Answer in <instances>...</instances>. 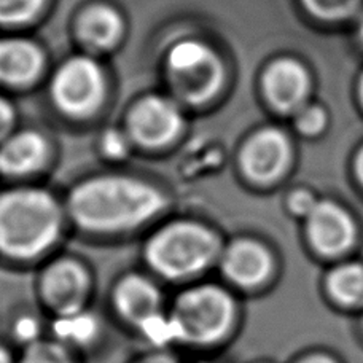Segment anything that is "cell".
<instances>
[{
    "label": "cell",
    "mask_w": 363,
    "mask_h": 363,
    "mask_svg": "<svg viewBox=\"0 0 363 363\" xmlns=\"http://www.w3.org/2000/svg\"><path fill=\"white\" fill-rule=\"evenodd\" d=\"M167 314L176 351L194 357L218 355L241 330L242 309L236 291L216 282H194L169 298Z\"/></svg>",
    "instance_id": "1"
},
{
    "label": "cell",
    "mask_w": 363,
    "mask_h": 363,
    "mask_svg": "<svg viewBox=\"0 0 363 363\" xmlns=\"http://www.w3.org/2000/svg\"><path fill=\"white\" fill-rule=\"evenodd\" d=\"M166 199L157 188L125 177H102L77 186L70 212L82 228L113 233L134 228L163 209Z\"/></svg>",
    "instance_id": "2"
},
{
    "label": "cell",
    "mask_w": 363,
    "mask_h": 363,
    "mask_svg": "<svg viewBox=\"0 0 363 363\" xmlns=\"http://www.w3.org/2000/svg\"><path fill=\"white\" fill-rule=\"evenodd\" d=\"M167 304L169 298L155 279L128 272L110 289L106 314L123 332L139 340L144 349L176 351Z\"/></svg>",
    "instance_id": "3"
},
{
    "label": "cell",
    "mask_w": 363,
    "mask_h": 363,
    "mask_svg": "<svg viewBox=\"0 0 363 363\" xmlns=\"http://www.w3.org/2000/svg\"><path fill=\"white\" fill-rule=\"evenodd\" d=\"M60 211L48 193L19 190L0 196V254L29 262L45 254L60 233Z\"/></svg>",
    "instance_id": "4"
},
{
    "label": "cell",
    "mask_w": 363,
    "mask_h": 363,
    "mask_svg": "<svg viewBox=\"0 0 363 363\" xmlns=\"http://www.w3.org/2000/svg\"><path fill=\"white\" fill-rule=\"evenodd\" d=\"M218 239L204 226L182 222L157 233L145 247V262L157 277L182 287L220 260Z\"/></svg>",
    "instance_id": "5"
},
{
    "label": "cell",
    "mask_w": 363,
    "mask_h": 363,
    "mask_svg": "<svg viewBox=\"0 0 363 363\" xmlns=\"http://www.w3.org/2000/svg\"><path fill=\"white\" fill-rule=\"evenodd\" d=\"M35 296L37 308L48 320L93 308V276L74 258H60L42 271Z\"/></svg>",
    "instance_id": "6"
},
{
    "label": "cell",
    "mask_w": 363,
    "mask_h": 363,
    "mask_svg": "<svg viewBox=\"0 0 363 363\" xmlns=\"http://www.w3.org/2000/svg\"><path fill=\"white\" fill-rule=\"evenodd\" d=\"M172 88L182 99L201 104L217 93L223 79L218 57L204 43L180 42L167 56Z\"/></svg>",
    "instance_id": "7"
},
{
    "label": "cell",
    "mask_w": 363,
    "mask_h": 363,
    "mask_svg": "<svg viewBox=\"0 0 363 363\" xmlns=\"http://www.w3.org/2000/svg\"><path fill=\"white\" fill-rule=\"evenodd\" d=\"M53 97L57 107L69 115L94 112L104 97V77L99 66L88 57H74L56 74Z\"/></svg>",
    "instance_id": "8"
},
{
    "label": "cell",
    "mask_w": 363,
    "mask_h": 363,
    "mask_svg": "<svg viewBox=\"0 0 363 363\" xmlns=\"http://www.w3.org/2000/svg\"><path fill=\"white\" fill-rule=\"evenodd\" d=\"M220 271L233 291H255L269 282L274 262L267 247L255 241H236L222 250Z\"/></svg>",
    "instance_id": "9"
},
{
    "label": "cell",
    "mask_w": 363,
    "mask_h": 363,
    "mask_svg": "<svg viewBox=\"0 0 363 363\" xmlns=\"http://www.w3.org/2000/svg\"><path fill=\"white\" fill-rule=\"evenodd\" d=\"M108 322L107 314L93 306L48 320V335L86 359L106 341Z\"/></svg>",
    "instance_id": "10"
},
{
    "label": "cell",
    "mask_w": 363,
    "mask_h": 363,
    "mask_svg": "<svg viewBox=\"0 0 363 363\" xmlns=\"http://www.w3.org/2000/svg\"><path fill=\"white\" fill-rule=\"evenodd\" d=\"M128 123L135 140L147 147H158L176 138L182 118L176 104L152 96L133 108Z\"/></svg>",
    "instance_id": "11"
},
{
    "label": "cell",
    "mask_w": 363,
    "mask_h": 363,
    "mask_svg": "<svg viewBox=\"0 0 363 363\" xmlns=\"http://www.w3.org/2000/svg\"><path fill=\"white\" fill-rule=\"evenodd\" d=\"M354 223L338 204L322 201L308 216V236L313 247L325 257L345 254L354 241Z\"/></svg>",
    "instance_id": "12"
},
{
    "label": "cell",
    "mask_w": 363,
    "mask_h": 363,
    "mask_svg": "<svg viewBox=\"0 0 363 363\" xmlns=\"http://www.w3.org/2000/svg\"><path fill=\"white\" fill-rule=\"evenodd\" d=\"M290 147L285 135L277 129H263L245 144L242 169L255 182H272L284 172L289 163Z\"/></svg>",
    "instance_id": "13"
},
{
    "label": "cell",
    "mask_w": 363,
    "mask_h": 363,
    "mask_svg": "<svg viewBox=\"0 0 363 363\" xmlns=\"http://www.w3.org/2000/svg\"><path fill=\"white\" fill-rule=\"evenodd\" d=\"M263 88L269 102L281 112H296L306 106L309 75L294 60L272 62L263 77Z\"/></svg>",
    "instance_id": "14"
},
{
    "label": "cell",
    "mask_w": 363,
    "mask_h": 363,
    "mask_svg": "<svg viewBox=\"0 0 363 363\" xmlns=\"http://www.w3.org/2000/svg\"><path fill=\"white\" fill-rule=\"evenodd\" d=\"M43 57L35 45L26 40L0 42V82L10 85H23L42 69Z\"/></svg>",
    "instance_id": "15"
},
{
    "label": "cell",
    "mask_w": 363,
    "mask_h": 363,
    "mask_svg": "<svg viewBox=\"0 0 363 363\" xmlns=\"http://www.w3.org/2000/svg\"><path fill=\"white\" fill-rule=\"evenodd\" d=\"M47 145L35 133H21L0 147V171L28 174L42 164Z\"/></svg>",
    "instance_id": "16"
},
{
    "label": "cell",
    "mask_w": 363,
    "mask_h": 363,
    "mask_svg": "<svg viewBox=\"0 0 363 363\" xmlns=\"http://www.w3.org/2000/svg\"><path fill=\"white\" fill-rule=\"evenodd\" d=\"M79 34L91 47H112L121 34V19L106 5L91 6L80 18Z\"/></svg>",
    "instance_id": "17"
},
{
    "label": "cell",
    "mask_w": 363,
    "mask_h": 363,
    "mask_svg": "<svg viewBox=\"0 0 363 363\" xmlns=\"http://www.w3.org/2000/svg\"><path fill=\"white\" fill-rule=\"evenodd\" d=\"M327 290L341 306H363V264L342 263L333 268L327 277Z\"/></svg>",
    "instance_id": "18"
},
{
    "label": "cell",
    "mask_w": 363,
    "mask_h": 363,
    "mask_svg": "<svg viewBox=\"0 0 363 363\" xmlns=\"http://www.w3.org/2000/svg\"><path fill=\"white\" fill-rule=\"evenodd\" d=\"M48 336V319L40 309H21L13 314L5 340L19 351Z\"/></svg>",
    "instance_id": "19"
},
{
    "label": "cell",
    "mask_w": 363,
    "mask_h": 363,
    "mask_svg": "<svg viewBox=\"0 0 363 363\" xmlns=\"http://www.w3.org/2000/svg\"><path fill=\"white\" fill-rule=\"evenodd\" d=\"M16 363H85V359L48 335L19 349Z\"/></svg>",
    "instance_id": "20"
},
{
    "label": "cell",
    "mask_w": 363,
    "mask_h": 363,
    "mask_svg": "<svg viewBox=\"0 0 363 363\" xmlns=\"http://www.w3.org/2000/svg\"><path fill=\"white\" fill-rule=\"evenodd\" d=\"M360 2L362 0H303V4L314 16L328 19V21L352 15Z\"/></svg>",
    "instance_id": "21"
},
{
    "label": "cell",
    "mask_w": 363,
    "mask_h": 363,
    "mask_svg": "<svg viewBox=\"0 0 363 363\" xmlns=\"http://www.w3.org/2000/svg\"><path fill=\"white\" fill-rule=\"evenodd\" d=\"M43 0H0V23L19 24L34 18Z\"/></svg>",
    "instance_id": "22"
},
{
    "label": "cell",
    "mask_w": 363,
    "mask_h": 363,
    "mask_svg": "<svg viewBox=\"0 0 363 363\" xmlns=\"http://www.w3.org/2000/svg\"><path fill=\"white\" fill-rule=\"evenodd\" d=\"M325 112L319 106H308L306 104L295 112V126L306 135L320 133L325 126Z\"/></svg>",
    "instance_id": "23"
},
{
    "label": "cell",
    "mask_w": 363,
    "mask_h": 363,
    "mask_svg": "<svg viewBox=\"0 0 363 363\" xmlns=\"http://www.w3.org/2000/svg\"><path fill=\"white\" fill-rule=\"evenodd\" d=\"M126 363H188L177 351H160V349H144L135 354Z\"/></svg>",
    "instance_id": "24"
},
{
    "label": "cell",
    "mask_w": 363,
    "mask_h": 363,
    "mask_svg": "<svg viewBox=\"0 0 363 363\" xmlns=\"http://www.w3.org/2000/svg\"><path fill=\"white\" fill-rule=\"evenodd\" d=\"M315 204L317 201L306 191H298L290 198V209L294 211L296 216L308 217L309 213L313 212Z\"/></svg>",
    "instance_id": "25"
},
{
    "label": "cell",
    "mask_w": 363,
    "mask_h": 363,
    "mask_svg": "<svg viewBox=\"0 0 363 363\" xmlns=\"http://www.w3.org/2000/svg\"><path fill=\"white\" fill-rule=\"evenodd\" d=\"M104 148H106V152L108 155H112V157H121L126 150V142L120 134L110 133L106 140H104Z\"/></svg>",
    "instance_id": "26"
},
{
    "label": "cell",
    "mask_w": 363,
    "mask_h": 363,
    "mask_svg": "<svg viewBox=\"0 0 363 363\" xmlns=\"http://www.w3.org/2000/svg\"><path fill=\"white\" fill-rule=\"evenodd\" d=\"M13 125V108L9 102L0 99V139L10 131Z\"/></svg>",
    "instance_id": "27"
},
{
    "label": "cell",
    "mask_w": 363,
    "mask_h": 363,
    "mask_svg": "<svg viewBox=\"0 0 363 363\" xmlns=\"http://www.w3.org/2000/svg\"><path fill=\"white\" fill-rule=\"evenodd\" d=\"M18 351L5 338H0V363H16Z\"/></svg>",
    "instance_id": "28"
},
{
    "label": "cell",
    "mask_w": 363,
    "mask_h": 363,
    "mask_svg": "<svg viewBox=\"0 0 363 363\" xmlns=\"http://www.w3.org/2000/svg\"><path fill=\"white\" fill-rule=\"evenodd\" d=\"M295 363H336V362L332 357H327V355L315 354V355H309V357H304L301 360H298Z\"/></svg>",
    "instance_id": "29"
},
{
    "label": "cell",
    "mask_w": 363,
    "mask_h": 363,
    "mask_svg": "<svg viewBox=\"0 0 363 363\" xmlns=\"http://www.w3.org/2000/svg\"><path fill=\"white\" fill-rule=\"evenodd\" d=\"M188 363H225L217 359V355H204V357H194L191 362Z\"/></svg>",
    "instance_id": "30"
},
{
    "label": "cell",
    "mask_w": 363,
    "mask_h": 363,
    "mask_svg": "<svg viewBox=\"0 0 363 363\" xmlns=\"http://www.w3.org/2000/svg\"><path fill=\"white\" fill-rule=\"evenodd\" d=\"M355 167H357V176H359L362 185H363V148H362L360 153H359L357 161H355Z\"/></svg>",
    "instance_id": "31"
},
{
    "label": "cell",
    "mask_w": 363,
    "mask_h": 363,
    "mask_svg": "<svg viewBox=\"0 0 363 363\" xmlns=\"http://www.w3.org/2000/svg\"><path fill=\"white\" fill-rule=\"evenodd\" d=\"M359 34H360V38H362V42H363V19L360 21V28H359Z\"/></svg>",
    "instance_id": "32"
},
{
    "label": "cell",
    "mask_w": 363,
    "mask_h": 363,
    "mask_svg": "<svg viewBox=\"0 0 363 363\" xmlns=\"http://www.w3.org/2000/svg\"><path fill=\"white\" fill-rule=\"evenodd\" d=\"M360 99H362V102H363V77H362V80H360Z\"/></svg>",
    "instance_id": "33"
},
{
    "label": "cell",
    "mask_w": 363,
    "mask_h": 363,
    "mask_svg": "<svg viewBox=\"0 0 363 363\" xmlns=\"http://www.w3.org/2000/svg\"><path fill=\"white\" fill-rule=\"evenodd\" d=\"M254 363H271V362H254Z\"/></svg>",
    "instance_id": "34"
},
{
    "label": "cell",
    "mask_w": 363,
    "mask_h": 363,
    "mask_svg": "<svg viewBox=\"0 0 363 363\" xmlns=\"http://www.w3.org/2000/svg\"><path fill=\"white\" fill-rule=\"evenodd\" d=\"M362 327H363V314H362Z\"/></svg>",
    "instance_id": "35"
}]
</instances>
